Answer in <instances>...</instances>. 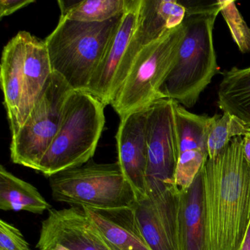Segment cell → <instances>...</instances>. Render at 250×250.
<instances>
[{
	"label": "cell",
	"mask_w": 250,
	"mask_h": 250,
	"mask_svg": "<svg viewBox=\"0 0 250 250\" xmlns=\"http://www.w3.org/2000/svg\"><path fill=\"white\" fill-rule=\"evenodd\" d=\"M243 153L246 162L250 166V128L248 132L243 137Z\"/></svg>",
	"instance_id": "cell-26"
},
{
	"label": "cell",
	"mask_w": 250,
	"mask_h": 250,
	"mask_svg": "<svg viewBox=\"0 0 250 250\" xmlns=\"http://www.w3.org/2000/svg\"><path fill=\"white\" fill-rule=\"evenodd\" d=\"M72 90L59 74L52 73L25 122L11 139L14 164L39 171L41 161L58 134L65 102Z\"/></svg>",
	"instance_id": "cell-7"
},
{
	"label": "cell",
	"mask_w": 250,
	"mask_h": 250,
	"mask_svg": "<svg viewBox=\"0 0 250 250\" xmlns=\"http://www.w3.org/2000/svg\"><path fill=\"white\" fill-rule=\"evenodd\" d=\"M187 10L175 0H142L138 22L115 80L114 99L140 51L180 27Z\"/></svg>",
	"instance_id": "cell-10"
},
{
	"label": "cell",
	"mask_w": 250,
	"mask_h": 250,
	"mask_svg": "<svg viewBox=\"0 0 250 250\" xmlns=\"http://www.w3.org/2000/svg\"><path fill=\"white\" fill-rule=\"evenodd\" d=\"M130 0H83L62 1L58 3L61 17L83 21L104 22L125 12Z\"/></svg>",
	"instance_id": "cell-21"
},
{
	"label": "cell",
	"mask_w": 250,
	"mask_h": 250,
	"mask_svg": "<svg viewBox=\"0 0 250 250\" xmlns=\"http://www.w3.org/2000/svg\"><path fill=\"white\" fill-rule=\"evenodd\" d=\"M28 32L17 33L4 47L0 67V80L4 104L8 113L11 136L19 129V117L24 91V61Z\"/></svg>",
	"instance_id": "cell-16"
},
{
	"label": "cell",
	"mask_w": 250,
	"mask_h": 250,
	"mask_svg": "<svg viewBox=\"0 0 250 250\" xmlns=\"http://www.w3.org/2000/svg\"><path fill=\"white\" fill-rule=\"evenodd\" d=\"M105 106L89 92L72 90L58 134L41 161L39 172L50 178L89 162L104 127Z\"/></svg>",
	"instance_id": "cell-4"
},
{
	"label": "cell",
	"mask_w": 250,
	"mask_h": 250,
	"mask_svg": "<svg viewBox=\"0 0 250 250\" xmlns=\"http://www.w3.org/2000/svg\"><path fill=\"white\" fill-rule=\"evenodd\" d=\"M178 250H208L202 169L187 189L178 191Z\"/></svg>",
	"instance_id": "cell-15"
},
{
	"label": "cell",
	"mask_w": 250,
	"mask_h": 250,
	"mask_svg": "<svg viewBox=\"0 0 250 250\" xmlns=\"http://www.w3.org/2000/svg\"><path fill=\"white\" fill-rule=\"evenodd\" d=\"M208 250H240L250 226V166L237 137L202 169Z\"/></svg>",
	"instance_id": "cell-1"
},
{
	"label": "cell",
	"mask_w": 250,
	"mask_h": 250,
	"mask_svg": "<svg viewBox=\"0 0 250 250\" xmlns=\"http://www.w3.org/2000/svg\"><path fill=\"white\" fill-rule=\"evenodd\" d=\"M178 191L175 186L147 193L136 202L134 212L152 250H178Z\"/></svg>",
	"instance_id": "cell-12"
},
{
	"label": "cell",
	"mask_w": 250,
	"mask_h": 250,
	"mask_svg": "<svg viewBox=\"0 0 250 250\" xmlns=\"http://www.w3.org/2000/svg\"><path fill=\"white\" fill-rule=\"evenodd\" d=\"M124 13L104 22H83L61 17L44 40L53 72L73 90L87 91Z\"/></svg>",
	"instance_id": "cell-3"
},
{
	"label": "cell",
	"mask_w": 250,
	"mask_h": 250,
	"mask_svg": "<svg viewBox=\"0 0 250 250\" xmlns=\"http://www.w3.org/2000/svg\"><path fill=\"white\" fill-rule=\"evenodd\" d=\"M146 142L147 194L175 186L177 131L174 101L159 99L147 107Z\"/></svg>",
	"instance_id": "cell-8"
},
{
	"label": "cell",
	"mask_w": 250,
	"mask_h": 250,
	"mask_svg": "<svg viewBox=\"0 0 250 250\" xmlns=\"http://www.w3.org/2000/svg\"><path fill=\"white\" fill-rule=\"evenodd\" d=\"M240 250H250V226L249 228L247 235H246L245 240H244Z\"/></svg>",
	"instance_id": "cell-27"
},
{
	"label": "cell",
	"mask_w": 250,
	"mask_h": 250,
	"mask_svg": "<svg viewBox=\"0 0 250 250\" xmlns=\"http://www.w3.org/2000/svg\"><path fill=\"white\" fill-rule=\"evenodd\" d=\"M0 208L5 211L24 210L35 214H43L52 209L37 188L2 165L0 167Z\"/></svg>",
	"instance_id": "cell-19"
},
{
	"label": "cell",
	"mask_w": 250,
	"mask_h": 250,
	"mask_svg": "<svg viewBox=\"0 0 250 250\" xmlns=\"http://www.w3.org/2000/svg\"><path fill=\"white\" fill-rule=\"evenodd\" d=\"M249 130L250 128L241 120L229 112H223L222 115H216L208 137V159L216 158L234 138L244 137Z\"/></svg>",
	"instance_id": "cell-22"
},
{
	"label": "cell",
	"mask_w": 250,
	"mask_h": 250,
	"mask_svg": "<svg viewBox=\"0 0 250 250\" xmlns=\"http://www.w3.org/2000/svg\"><path fill=\"white\" fill-rule=\"evenodd\" d=\"M220 10L219 1L187 8L184 37L175 64L161 87L162 99L192 108L213 77L220 73L213 36Z\"/></svg>",
	"instance_id": "cell-2"
},
{
	"label": "cell",
	"mask_w": 250,
	"mask_h": 250,
	"mask_svg": "<svg viewBox=\"0 0 250 250\" xmlns=\"http://www.w3.org/2000/svg\"><path fill=\"white\" fill-rule=\"evenodd\" d=\"M147 109L121 118L116 134L118 163L137 200L147 195Z\"/></svg>",
	"instance_id": "cell-13"
},
{
	"label": "cell",
	"mask_w": 250,
	"mask_h": 250,
	"mask_svg": "<svg viewBox=\"0 0 250 250\" xmlns=\"http://www.w3.org/2000/svg\"><path fill=\"white\" fill-rule=\"evenodd\" d=\"M184 35L182 24L140 51L111 104L120 118L162 99L160 88L175 64Z\"/></svg>",
	"instance_id": "cell-6"
},
{
	"label": "cell",
	"mask_w": 250,
	"mask_h": 250,
	"mask_svg": "<svg viewBox=\"0 0 250 250\" xmlns=\"http://www.w3.org/2000/svg\"><path fill=\"white\" fill-rule=\"evenodd\" d=\"M84 209L112 250H152L143 236L134 207Z\"/></svg>",
	"instance_id": "cell-17"
},
{
	"label": "cell",
	"mask_w": 250,
	"mask_h": 250,
	"mask_svg": "<svg viewBox=\"0 0 250 250\" xmlns=\"http://www.w3.org/2000/svg\"><path fill=\"white\" fill-rule=\"evenodd\" d=\"M177 131V166L175 187L187 189L208 159L207 141L216 115H197L175 102Z\"/></svg>",
	"instance_id": "cell-9"
},
{
	"label": "cell",
	"mask_w": 250,
	"mask_h": 250,
	"mask_svg": "<svg viewBox=\"0 0 250 250\" xmlns=\"http://www.w3.org/2000/svg\"><path fill=\"white\" fill-rule=\"evenodd\" d=\"M222 76L218 91V106L223 112L237 117L250 128V66L232 67Z\"/></svg>",
	"instance_id": "cell-20"
},
{
	"label": "cell",
	"mask_w": 250,
	"mask_h": 250,
	"mask_svg": "<svg viewBox=\"0 0 250 250\" xmlns=\"http://www.w3.org/2000/svg\"><path fill=\"white\" fill-rule=\"evenodd\" d=\"M141 1L130 0L119 27L87 87V91L105 106L111 105L113 102L115 80L138 22Z\"/></svg>",
	"instance_id": "cell-14"
},
{
	"label": "cell",
	"mask_w": 250,
	"mask_h": 250,
	"mask_svg": "<svg viewBox=\"0 0 250 250\" xmlns=\"http://www.w3.org/2000/svg\"><path fill=\"white\" fill-rule=\"evenodd\" d=\"M35 0H1L0 1V17L11 15L16 11L34 3Z\"/></svg>",
	"instance_id": "cell-25"
},
{
	"label": "cell",
	"mask_w": 250,
	"mask_h": 250,
	"mask_svg": "<svg viewBox=\"0 0 250 250\" xmlns=\"http://www.w3.org/2000/svg\"><path fill=\"white\" fill-rule=\"evenodd\" d=\"M52 198L93 210L134 207L135 194L125 179L118 162H87L49 178Z\"/></svg>",
	"instance_id": "cell-5"
},
{
	"label": "cell",
	"mask_w": 250,
	"mask_h": 250,
	"mask_svg": "<svg viewBox=\"0 0 250 250\" xmlns=\"http://www.w3.org/2000/svg\"><path fill=\"white\" fill-rule=\"evenodd\" d=\"M52 73L44 41L39 40L28 33L24 61V98L19 117L18 131L34 107Z\"/></svg>",
	"instance_id": "cell-18"
},
{
	"label": "cell",
	"mask_w": 250,
	"mask_h": 250,
	"mask_svg": "<svg viewBox=\"0 0 250 250\" xmlns=\"http://www.w3.org/2000/svg\"><path fill=\"white\" fill-rule=\"evenodd\" d=\"M220 14L229 27L231 36L240 52L250 53V28L236 6L231 0H219Z\"/></svg>",
	"instance_id": "cell-23"
},
{
	"label": "cell",
	"mask_w": 250,
	"mask_h": 250,
	"mask_svg": "<svg viewBox=\"0 0 250 250\" xmlns=\"http://www.w3.org/2000/svg\"><path fill=\"white\" fill-rule=\"evenodd\" d=\"M0 250H31L21 231L14 225L0 221Z\"/></svg>",
	"instance_id": "cell-24"
},
{
	"label": "cell",
	"mask_w": 250,
	"mask_h": 250,
	"mask_svg": "<svg viewBox=\"0 0 250 250\" xmlns=\"http://www.w3.org/2000/svg\"><path fill=\"white\" fill-rule=\"evenodd\" d=\"M56 244L68 250H113L85 209L78 206L50 209L42 222L36 248L43 250Z\"/></svg>",
	"instance_id": "cell-11"
}]
</instances>
